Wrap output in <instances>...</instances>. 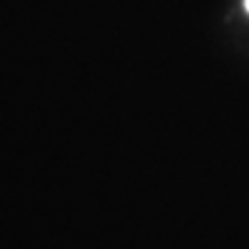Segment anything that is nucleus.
<instances>
[{"label":"nucleus","mask_w":249,"mask_h":249,"mask_svg":"<svg viewBox=\"0 0 249 249\" xmlns=\"http://www.w3.org/2000/svg\"><path fill=\"white\" fill-rule=\"evenodd\" d=\"M245 9H247V13H249V0H245Z\"/></svg>","instance_id":"1"}]
</instances>
